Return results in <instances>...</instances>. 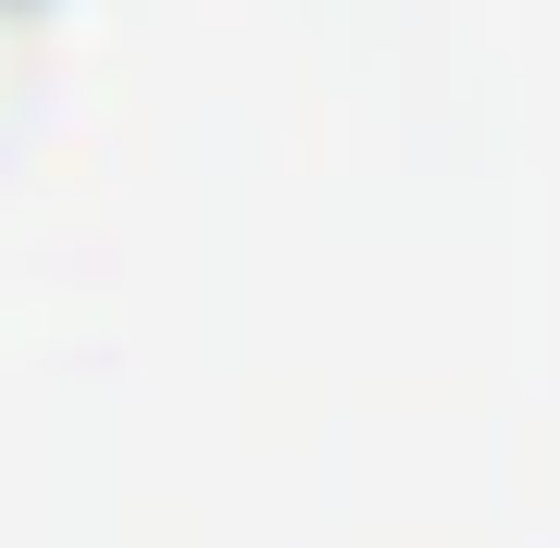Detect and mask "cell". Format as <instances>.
<instances>
[{"instance_id": "obj_1", "label": "cell", "mask_w": 560, "mask_h": 548, "mask_svg": "<svg viewBox=\"0 0 560 548\" xmlns=\"http://www.w3.org/2000/svg\"><path fill=\"white\" fill-rule=\"evenodd\" d=\"M62 25L75 13H38V0H0V150L38 125L50 101V62H62Z\"/></svg>"}, {"instance_id": "obj_2", "label": "cell", "mask_w": 560, "mask_h": 548, "mask_svg": "<svg viewBox=\"0 0 560 548\" xmlns=\"http://www.w3.org/2000/svg\"><path fill=\"white\" fill-rule=\"evenodd\" d=\"M38 13H75V0H38Z\"/></svg>"}]
</instances>
